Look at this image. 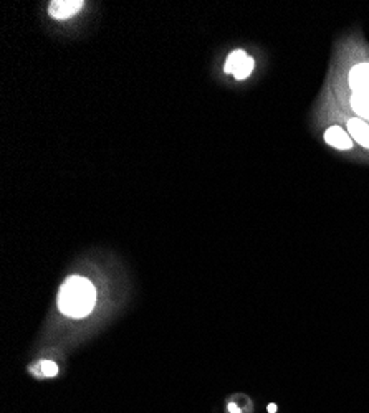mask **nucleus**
Returning a JSON list of instances; mask_svg holds the SVG:
<instances>
[{
	"mask_svg": "<svg viewBox=\"0 0 369 413\" xmlns=\"http://www.w3.org/2000/svg\"><path fill=\"white\" fill-rule=\"evenodd\" d=\"M96 303V291L86 278L72 276L65 281L58 294V308L65 316L82 319L93 311Z\"/></svg>",
	"mask_w": 369,
	"mask_h": 413,
	"instance_id": "obj_1",
	"label": "nucleus"
},
{
	"mask_svg": "<svg viewBox=\"0 0 369 413\" xmlns=\"http://www.w3.org/2000/svg\"><path fill=\"white\" fill-rule=\"evenodd\" d=\"M349 86L354 95L369 96V63L354 65L349 72Z\"/></svg>",
	"mask_w": 369,
	"mask_h": 413,
	"instance_id": "obj_3",
	"label": "nucleus"
},
{
	"mask_svg": "<svg viewBox=\"0 0 369 413\" xmlns=\"http://www.w3.org/2000/svg\"><path fill=\"white\" fill-rule=\"evenodd\" d=\"M228 410H231V413H240L239 408L233 405V403H231V405H228Z\"/></svg>",
	"mask_w": 369,
	"mask_h": 413,
	"instance_id": "obj_9",
	"label": "nucleus"
},
{
	"mask_svg": "<svg viewBox=\"0 0 369 413\" xmlns=\"http://www.w3.org/2000/svg\"><path fill=\"white\" fill-rule=\"evenodd\" d=\"M83 6L85 4L82 0H53L48 6V13L55 20H67L80 12Z\"/></svg>",
	"mask_w": 369,
	"mask_h": 413,
	"instance_id": "obj_4",
	"label": "nucleus"
},
{
	"mask_svg": "<svg viewBox=\"0 0 369 413\" xmlns=\"http://www.w3.org/2000/svg\"><path fill=\"white\" fill-rule=\"evenodd\" d=\"M254 58L250 55H247L244 50H235L228 55L224 70L227 74H233L235 79H245L254 72Z\"/></svg>",
	"mask_w": 369,
	"mask_h": 413,
	"instance_id": "obj_2",
	"label": "nucleus"
},
{
	"mask_svg": "<svg viewBox=\"0 0 369 413\" xmlns=\"http://www.w3.org/2000/svg\"><path fill=\"white\" fill-rule=\"evenodd\" d=\"M325 140L326 144H330L335 149H339V151H349V149H353L351 136L343 128H339V126H331V128L326 129Z\"/></svg>",
	"mask_w": 369,
	"mask_h": 413,
	"instance_id": "obj_5",
	"label": "nucleus"
},
{
	"mask_svg": "<svg viewBox=\"0 0 369 413\" xmlns=\"http://www.w3.org/2000/svg\"><path fill=\"white\" fill-rule=\"evenodd\" d=\"M35 374L39 375V377H55V375L58 374V365L51 362V360H41L39 367H37Z\"/></svg>",
	"mask_w": 369,
	"mask_h": 413,
	"instance_id": "obj_8",
	"label": "nucleus"
},
{
	"mask_svg": "<svg viewBox=\"0 0 369 413\" xmlns=\"http://www.w3.org/2000/svg\"><path fill=\"white\" fill-rule=\"evenodd\" d=\"M268 412H270V413H275V412H277V405H268Z\"/></svg>",
	"mask_w": 369,
	"mask_h": 413,
	"instance_id": "obj_10",
	"label": "nucleus"
},
{
	"mask_svg": "<svg viewBox=\"0 0 369 413\" xmlns=\"http://www.w3.org/2000/svg\"><path fill=\"white\" fill-rule=\"evenodd\" d=\"M349 103H351L353 111L359 116V119H369V96L353 95Z\"/></svg>",
	"mask_w": 369,
	"mask_h": 413,
	"instance_id": "obj_7",
	"label": "nucleus"
},
{
	"mask_svg": "<svg viewBox=\"0 0 369 413\" xmlns=\"http://www.w3.org/2000/svg\"><path fill=\"white\" fill-rule=\"evenodd\" d=\"M348 133L351 139L356 140L359 145L369 149V126L359 117H353L348 121Z\"/></svg>",
	"mask_w": 369,
	"mask_h": 413,
	"instance_id": "obj_6",
	"label": "nucleus"
}]
</instances>
